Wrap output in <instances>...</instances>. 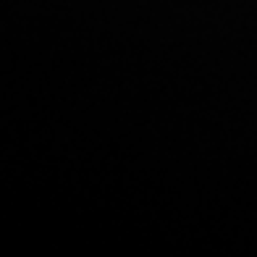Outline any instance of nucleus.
Returning <instances> with one entry per match:
<instances>
[]
</instances>
